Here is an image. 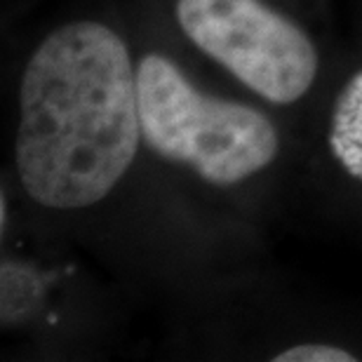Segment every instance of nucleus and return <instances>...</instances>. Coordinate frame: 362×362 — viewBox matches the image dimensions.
<instances>
[{
    "label": "nucleus",
    "instance_id": "1",
    "mask_svg": "<svg viewBox=\"0 0 362 362\" xmlns=\"http://www.w3.org/2000/svg\"><path fill=\"white\" fill-rule=\"evenodd\" d=\"M139 136L136 69L120 35L97 21L49 33L19 88L14 160L24 191L52 209L90 207L125 177Z\"/></svg>",
    "mask_w": 362,
    "mask_h": 362
},
{
    "label": "nucleus",
    "instance_id": "2",
    "mask_svg": "<svg viewBox=\"0 0 362 362\" xmlns=\"http://www.w3.org/2000/svg\"><path fill=\"white\" fill-rule=\"evenodd\" d=\"M136 92L146 146L207 184H238L278 158V129L262 111L200 92L168 57H144Z\"/></svg>",
    "mask_w": 362,
    "mask_h": 362
},
{
    "label": "nucleus",
    "instance_id": "3",
    "mask_svg": "<svg viewBox=\"0 0 362 362\" xmlns=\"http://www.w3.org/2000/svg\"><path fill=\"white\" fill-rule=\"evenodd\" d=\"M177 21L195 47L273 104H294L317 76L310 38L264 0H177Z\"/></svg>",
    "mask_w": 362,
    "mask_h": 362
},
{
    "label": "nucleus",
    "instance_id": "4",
    "mask_svg": "<svg viewBox=\"0 0 362 362\" xmlns=\"http://www.w3.org/2000/svg\"><path fill=\"white\" fill-rule=\"evenodd\" d=\"M329 151L353 179L362 181V69L346 83L334 101Z\"/></svg>",
    "mask_w": 362,
    "mask_h": 362
},
{
    "label": "nucleus",
    "instance_id": "5",
    "mask_svg": "<svg viewBox=\"0 0 362 362\" xmlns=\"http://www.w3.org/2000/svg\"><path fill=\"white\" fill-rule=\"evenodd\" d=\"M3 292H0V315L3 327H17L38 310L45 294V278L17 259L3 262Z\"/></svg>",
    "mask_w": 362,
    "mask_h": 362
},
{
    "label": "nucleus",
    "instance_id": "6",
    "mask_svg": "<svg viewBox=\"0 0 362 362\" xmlns=\"http://www.w3.org/2000/svg\"><path fill=\"white\" fill-rule=\"evenodd\" d=\"M275 362H356L358 358L351 351L337 349L327 344H301L278 353Z\"/></svg>",
    "mask_w": 362,
    "mask_h": 362
}]
</instances>
